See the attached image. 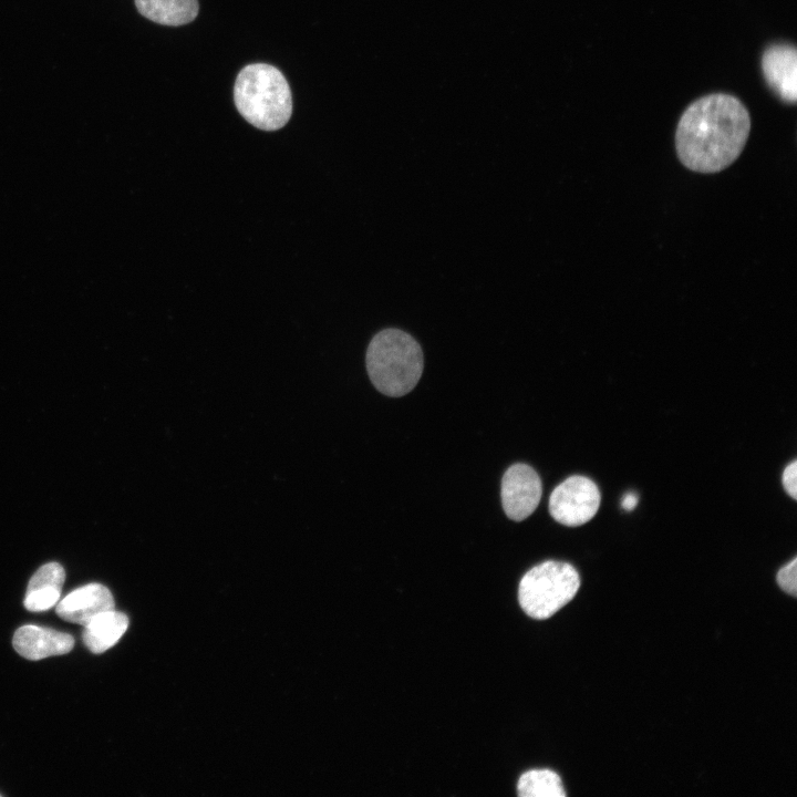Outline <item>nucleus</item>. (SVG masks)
I'll list each match as a JSON object with an SVG mask.
<instances>
[{"mask_svg":"<svg viewBox=\"0 0 797 797\" xmlns=\"http://www.w3.org/2000/svg\"><path fill=\"white\" fill-rule=\"evenodd\" d=\"M751 131L745 105L725 93L705 95L684 111L675 132L680 162L690 170L714 174L741 155Z\"/></svg>","mask_w":797,"mask_h":797,"instance_id":"obj_1","label":"nucleus"},{"mask_svg":"<svg viewBox=\"0 0 797 797\" xmlns=\"http://www.w3.org/2000/svg\"><path fill=\"white\" fill-rule=\"evenodd\" d=\"M234 101L242 117L263 131L281 128L292 113V96L286 77L266 63L248 64L238 73Z\"/></svg>","mask_w":797,"mask_h":797,"instance_id":"obj_2","label":"nucleus"},{"mask_svg":"<svg viewBox=\"0 0 797 797\" xmlns=\"http://www.w3.org/2000/svg\"><path fill=\"white\" fill-rule=\"evenodd\" d=\"M366 370L375 389L387 396H403L421 379L424 358L416 340L403 330L376 333L366 350Z\"/></svg>","mask_w":797,"mask_h":797,"instance_id":"obj_3","label":"nucleus"},{"mask_svg":"<svg viewBox=\"0 0 797 797\" xmlns=\"http://www.w3.org/2000/svg\"><path fill=\"white\" fill-rule=\"evenodd\" d=\"M579 587L580 577L573 566L547 560L522 576L518 587L519 604L530 618L545 620L569 603Z\"/></svg>","mask_w":797,"mask_h":797,"instance_id":"obj_4","label":"nucleus"},{"mask_svg":"<svg viewBox=\"0 0 797 797\" xmlns=\"http://www.w3.org/2000/svg\"><path fill=\"white\" fill-rule=\"evenodd\" d=\"M600 491L588 477L571 476L559 484L549 498L552 518L568 527H578L591 520L600 506Z\"/></svg>","mask_w":797,"mask_h":797,"instance_id":"obj_5","label":"nucleus"},{"mask_svg":"<svg viewBox=\"0 0 797 797\" xmlns=\"http://www.w3.org/2000/svg\"><path fill=\"white\" fill-rule=\"evenodd\" d=\"M541 480L529 465L510 466L501 479V504L508 518L521 521L537 508L541 498Z\"/></svg>","mask_w":797,"mask_h":797,"instance_id":"obj_6","label":"nucleus"},{"mask_svg":"<svg viewBox=\"0 0 797 797\" xmlns=\"http://www.w3.org/2000/svg\"><path fill=\"white\" fill-rule=\"evenodd\" d=\"M762 70L770 89L785 102L797 97V52L787 43L769 45L762 56Z\"/></svg>","mask_w":797,"mask_h":797,"instance_id":"obj_7","label":"nucleus"},{"mask_svg":"<svg viewBox=\"0 0 797 797\" xmlns=\"http://www.w3.org/2000/svg\"><path fill=\"white\" fill-rule=\"evenodd\" d=\"M114 609L111 591L103 584L90 583L75 589L56 603V614L72 623L86 625L95 615Z\"/></svg>","mask_w":797,"mask_h":797,"instance_id":"obj_8","label":"nucleus"},{"mask_svg":"<svg viewBox=\"0 0 797 797\" xmlns=\"http://www.w3.org/2000/svg\"><path fill=\"white\" fill-rule=\"evenodd\" d=\"M12 645L22 658L38 661L69 653L74 646V638L65 632L28 624L14 632Z\"/></svg>","mask_w":797,"mask_h":797,"instance_id":"obj_9","label":"nucleus"},{"mask_svg":"<svg viewBox=\"0 0 797 797\" xmlns=\"http://www.w3.org/2000/svg\"><path fill=\"white\" fill-rule=\"evenodd\" d=\"M128 618L125 613L110 610L95 615L83 630L85 646L95 654L111 649L128 628Z\"/></svg>","mask_w":797,"mask_h":797,"instance_id":"obj_10","label":"nucleus"},{"mask_svg":"<svg viewBox=\"0 0 797 797\" xmlns=\"http://www.w3.org/2000/svg\"><path fill=\"white\" fill-rule=\"evenodd\" d=\"M138 12L145 18L164 25H183L198 14L197 0H135Z\"/></svg>","mask_w":797,"mask_h":797,"instance_id":"obj_11","label":"nucleus"},{"mask_svg":"<svg viewBox=\"0 0 797 797\" xmlns=\"http://www.w3.org/2000/svg\"><path fill=\"white\" fill-rule=\"evenodd\" d=\"M520 797H563L560 776L550 769H531L524 773L517 783Z\"/></svg>","mask_w":797,"mask_h":797,"instance_id":"obj_12","label":"nucleus"},{"mask_svg":"<svg viewBox=\"0 0 797 797\" xmlns=\"http://www.w3.org/2000/svg\"><path fill=\"white\" fill-rule=\"evenodd\" d=\"M61 590L60 588L49 587L27 591L24 607L31 612L46 611L59 602Z\"/></svg>","mask_w":797,"mask_h":797,"instance_id":"obj_13","label":"nucleus"},{"mask_svg":"<svg viewBox=\"0 0 797 797\" xmlns=\"http://www.w3.org/2000/svg\"><path fill=\"white\" fill-rule=\"evenodd\" d=\"M776 581L783 591L793 597L797 596V557L779 569Z\"/></svg>","mask_w":797,"mask_h":797,"instance_id":"obj_14","label":"nucleus"},{"mask_svg":"<svg viewBox=\"0 0 797 797\" xmlns=\"http://www.w3.org/2000/svg\"><path fill=\"white\" fill-rule=\"evenodd\" d=\"M783 486L786 493L793 498H797V462L793 460L783 472Z\"/></svg>","mask_w":797,"mask_h":797,"instance_id":"obj_15","label":"nucleus"},{"mask_svg":"<svg viewBox=\"0 0 797 797\" xmlns=\"http://www.w3.org/2000/svg\"><path fill=\"white\" fill-rule=\"evenodd\" d=\"M638 500L639 499L635 494L629 493L622 498L621 506L623 509L630 511L635 508Z\"/></svg>","mask_w":797,"mask_h":797,"instance_id":"obj_16","label":"nucleus"},{"mask_svg":"<svg viewBox=\"0 0 797 797\" xmlns=\"http://www.w3.org/2000/svg\"><path fill=\"white\" fill-rule=\"evenodd\" d=\"M1 796V795H0Z\"/></svg>","mask_w":797,"mask_h":797,"instance_id":"obj_17","label":"nucleus"}]
</instances>
